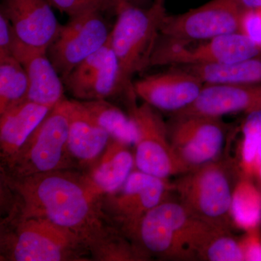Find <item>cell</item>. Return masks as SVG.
Listing matches in <instances>:
<instances>
[{
  "label": "cell",
  "mask_w": 261,
  "mask_h": 261,
  "mask_svg": "<svg viewBox=\"0 0 261 261\" xmlns=\"http://www.w3.org/2000/svg\"><path fill=\"white\" fill-rule=\"evenodd\" d=\"M5 209L40 216L83 238L89 247L113 225L102 210L103 196L80 169H63L11 178L1 173Z\"/></svg>",
  "instance_id": "obj_1"
},
{
  "label": "cell",
  "mask_w": 261,
  "mask_h": 261,
  "mask_svg": "<svg viewBox=\"0 0 261 261\" xmlns=\"http://www.w3.org/2000/svg\"><path fill=\"white\" fill-rule=\"evenodd\" d=\"M1 261L92 260L83 238L40 216L5 211L0 224Z\"/></svg>",
  "instance_id": "obj_2"
},
{
  "label": "cell",
  "mask_w": 261,
  "mask_h": 261,
  "mask_svg": "<svg viewBox=\"0 0 261 261\" xmlns=\"http://www.w3.org/2000/svg\"><path fill=\"white\" fill-rule=\"evenodd\" d=\"M216 227L193 217L178 200L170 197L144 217L135 243L151 258L197 260L199 249Z\"/></svg>",
  "instance_id": "obj_3"
},
{
  "label": "cell",
  "mask_w": 261,
  "mask_h": 261,
  "mask_svg": "<svg viewBox=\"0 0 261 261\" xmlns=\"http://www.w3.org/2000/svg\"><path fill=\"white\" fill-rule=\"evenodd\" d=\"M240 177L238 161L222 156L178 176L174 193L193 217L231 231L233 192Z\"/></svg>",
  "instance_id": "obj_4"
},
{
  "label": "cell",
  "mask_w": 261,
  "mask_h": 261,
  "mask_svg": "<svg viewBox=\"0 0 261 261\" xmlns=\"http://www.w3.org/2000/svg\"><path fill=\"white\" fill-rule=\"evenodd\" d=\"M70 99H63L25 141L14 158L1 167V173L23 178L58 170L79 169L68 147Z\"/></svg>",
  "instance_id": "obj_5"
},
{
  "label": "cell",
  "mask_w": 261,
  "mask_h": 261,
  "mask_svg": "<svg viewBox=\"0 0 261 261\" xmlns=\"http://www.w3.org/2000/svg\"><path fill=\"white\" fill-rule=\"evenodd\" d=\"M165 6L148 8L125 3L117 10L109 40L120 68L128 83L137 73L150 66L151 58L166 16Z\"/></svg>",
  "instance_id": "obj_6"
},
{
  "label": "cell",
  "mask_w": 261,
  "mask_h": 261,
  "mask_svg": "<svg viewBox=\"0 0 261 261\" xmlns=\"http://www.w3.org/2000/svg\"><path fill=\"white\" fill-rule=\"evenodd\" d=\"M172 193L174 184L168 178L135 168L120 188L103 196V212L113 226L135 243L141 221Z\"/></svg>",
  "instance_id": "obj_7"
},
{
  "label": "cell",
  "mask_w": 261,
  "mask_h": 261,
  "mask_svg": "<svg viewBox=\"0 0 261 261\" xmlns=\"http://www.w3.org/2000/svg\"><path fill=\"white\" fill-rule=\"evenodd\" d=\"M137 97L127 99L128 114L137 127L138 138L135 149V168L163 178L179 176L190 171L175 152L167 123L159 111L143 102L136 103Z\"/></svg>",
  "instance_id": "obj_8"
},
{
  "label": "cell",
  "mask_w": 261,
  "mask_h": 261,
  "mask_svg": "<svg viewBox=\"0 0 261 261\" xmlns=\"http://www.w3.org/2000/svg\"><path fill=\"white\" fill-rule=\"evenodd\" d=\"M259 53L260 48L240 32L198 42L178 40L160 34L150 66L231 64Z\"/></svg>",
  "instance_id": "obj_9"
},
{
  "label": "cell",
  "mask_w": 261,
  "mask_h": 261,
  "mask_svg": "<svg viewBox=\"0 0 261 261\" xmlns=\"http://www.w3.org/2000/svg\"><path fill=\"white\" fill-rule=\"evenodd\" d=\"M103 14L89 12L70 17L61 25L47 54L62 80L107 43L112 27Z\"/></svg>",
  "instance_id": "obj_10"
},
{
  "label": "cell",
  "mask_w": 261,
  "mask_h": 261,
  "mask_svg": "<svg viewBox=\"0 0 261 261\" xmlns=\"http://www.w3.org/2000/svg\"><path fill=\"white\" fill-rule=\"evenodd\" d=\"M167 127L175 152L190 170L222 157L228 132L222 118L171 116Z\"/></svg>",
  "instance_id": "obj_11"
},
{
  "label": "cell",
  "mask_w": 261,
  "mask_h": 261,
  "mask_svg": "<svg viewBox=\"0 0 261 261\" xmlns=\"http://www.w3.org/2000/svg\"><path fill=\"white\" fill-rule=\"evenodd\" d=\"M243 9L240 0H211L181 14H166L160 34L178 40L198 42L239 32Z\"/></svg>",
  "instance_id": "obj_12"
},
{
  "label": "cell",
  "mask_w": 261,
  "mask_h": 261,
  "mask_svg": "<svg viewBox=\"0 0 261 261\" xmlns=\"http://www.w3.org/2000/svg\"><path fill=\"white\" fill-rule=\"evenodd\" d=\"M63 82L65 89L80 101L107 99L121 93L127 97L135 94L133 83H128L122 73L109 39L77 65Z\"/></svg>",
  "instance_id": "obj_13"
},
{
  "label": "cell",
  "mask_w": 261,
  "mask_h": 261,
  "mask_svg": "<svg viewBox=\"0 0 261 261\" xmlns=\"http://www.w3.org/2000/svg\"><path fill=\"white\" fill-rule=\"evenodd\" d=\"M197 75L181 66L147 75L133 83L134 92L159 111L174 114L195 102L204 86Z\"/></svg>",
  "instance_id": "obj_14"
},
{
  "label": "cell",
  "mask_w": 261,
  "mask_h": 261,
  "mask_svg": "<svg viewBox=\"0 0 261 261\" xmlns=\"http://www.w3.org/2000/svg\"><path fill=\"white\" fill-rule=\"evenodd\" d=\"M0 13L22 42L38 50L47 51L61 27L47 0H2Z\"/></svg>",
  "instance_id": "obj_15"
},
{
  "label": "cell",
  "mask_w": 261,
  "mask_h": 261,
  "mask_svg": "<svg viewBox=\"0 0 261 261\" xmlns=\"http://www.w3.org/2000/svg\"><path fill=\"white\" fill-rule=\"evenodd\" d=\"M261 111V84H205L195 102L171 116L222 118L231 113Z\"/></svg>",
  "instance_id": "obj_16"
},
{
  "label": "cell",
  "mask_w": 261,
  "mask_h": 261,
  "mask_svg": "<svg viewBox=\"0 0 261 261\" xmlns=\"http://www.w3.org/2000/svg\"><path fill=\"white\" fill-rule=\"evenodd\" d=\"M15 58L23 65L28 75L27 100L53 108L65 99L64 82L47 51L25 45L20 47Z\"/></svg>",
  "instance_id": "obj_17"
},
{
  "label": "cell",
  "mask_w": 261,
  "mask_h": 261,
  "mask_svg": "<svg viewBox=\"0 0 261 261\" xmlns=\"http://www.w3.org/2000/svg\"><path fill=\"white\" fill-rule=\"evenodd\" d=\"M111 137L86 113L77 99L70 100L68 147L79 169H88L106 149Z\"/></svg>",
  "instance_id": "obj_18"
},
{
  "label": "cell",
  "mask_w": 261,
  "mask_h": 261,
  "mask_svg": "<svg viewBox=\"0 0 261 261\" xmlns=\"http://www.w3.org/2000/svg\"><path fill=\"white\" fill-rule=\"evenodd\" d=\"M53 108L25 100L0 114L1 167L18 153Z\"/></svg>",
  "instance_id": "obj_19"
},
{
  "label": "cell",
  "mask_w": 261,
  "mask_h": 261,
  "mask_svg": "<svg viewBox=\"0 0 261 261\" xmlns=\"http://www.w3.org/2000/svg\"><path fill=\"white\" fill-rule=\"evenodd\" d=\"M132 146L111 138L102 154L85 171L92 185L102 195L116 191L135 168Z\"/></svg>",
  "instance_id": "obj_20"
},
{
  "label": "cell",
  "mask_w": 261,
  "mask_h": 261,
  "mask_svg": "<svg viewBox=\"0 0 261 261\" xmlns=\"http://www.w3.org/2000/svg\"><path fill=\"white\" fill-rule=\"evenodd\" d=\"M91 119L107 132L111 138L135 146L138 138L137 127L132 117L106 99L80 101Z\"/></svg>",
  "instance_id": "obj_21"
},
{
  "label": "cell",
  "mask_w": 261,
  "mask_h": 261,
  "mask_svg": "<svg viewBox=\"0 0 261 261\" xmlns=\"http://www.w3.org/2000/svg\"><path fill=\"white\" fill-rule=\"evenodd\" d=\"M204 84H261V53L231 64L181 66Z\"/></svg>",
  "instance_id": "obj_22"
},
{
  "label": "cell",
  "mask_w": 261,
  "mask_h": 261,
  "mask_svg": "<svg viewBox=\"0 0 261 261\" xmlns=\"http://www.w3.org/2000/svg\"><path fill=\"white\" fill-rule=\"evenodd\" d=\"M233 226L244 231L261 227V190L250 178L240 177L231 202Z\"/></svg>",
  "instance_id": "obj_23"
},
{
  "label": "cell",
  "mask_w": 261,
  "mask_h": 261,
  "mask_svg": "<svg viewBox=\"0 0 261 261\" xmlns=\"http://www.w3.org/2000/svg\"><path fill=\"white\" fill-rule=\"evenodd\" d=\"M89 250L92 260L97 261H142L151 258L113 226L92 243Z\"/></svg>",
  "instance_id": "obj_24"
},
{
  "label": "cell",
  "mask_w": 261,
  "mask_h": 261,
  "mask_svg": "<svg viewBox=\"0 0 261 261\" xmlns=\"http://www.w3.org/2000/svg\"><path fill=\"white\" fill-rule=\"evenodd\" d=\"M29 87L23 65L13 57L0 58V114L27 100Z\"/></svg>",
  "instance_id": "obj_25"
},
{
  "label": "cell",
  "mask_w": 261,
  "mask_h": 261,
  "mask_svg": "<svg viewBox=\"0 0 261 261\" xmlns=\"http://www.w3.org/2000/svg\"><path fill=\"white\" fill-rule=\"evenodd\" d=\"M261 144V111L247 114L243 126V139L238 161L241 177L253 180L257 150Z\"/></svg>",
  "instance_id": "obj_26"
},
{
  "label": "cell",
  "mask_w": 261,
  "mask_h": 261,
  "mask_svg": "<svg viewBox=\"0 0 261 261\" xmlns=\"http://www.w3.org/2000/svg\"><path fill=\"white\" fill-rule=\"evenodd\" d=\"M197 260L244 261V256L239 239L235 238L231 231L218 228L200 249Z\"/></svg>",
  "instance_id": "obj_27"
},
{
  "label": "cell",
  "mask_w": 261,
  "mask_h": 261,
  "mask_svg": "<svg viewBox=\"0 0 261 261\" xmlns=\"http://www.w3.org/2000/svg\"><path fill=\"white\" fill-rule=\"evenodd\" d=\"M51 7L65 13L68 16L83 14L89 12L111 13L116 14L117 10L128 0H47Z\"/></svg>",
  "instance_id": "obj_28"
},
{
  "label": "cell",
  "mask_w": 261,
  "mask_h": 261,
  "mask_svg": "<svg viewBox=\"0 0 261 261\" xmlns=\"http://www.w3.org/2000/svg\"><path fill=\"white\" fill-rule=\"evenodd\" d=\"M239 32L261 49V13L258 9H243Z\"/></svg>",
  "instance_id": "obj_29"
},
{
  "label": "cell",
  "mask_w": 261,
  "mask_h": 261,
  "mask_svg": "<svg viewBox=\"0 0 261 261\" xmlns=\"http://www.w3.org/2000/svg\"><path fill=\"white\" fill-rule=\"evenodd\" d=\"M239 241L244 261H261V227L245 231Z\"/></svg>",
  "instance_id": "obj_30"
},
{
  "label": "cell",
  "mask_w": 261,
  "mask_h": 261,
  "mask_svg": "<svg viewBox=\"0 0 261 261\" xmlns=\"http://www.w3.org/2000/svg\"><path fill=\"white\" fill-rule=\"evenodd\" d=\"M18 39L9 20L0 13V58L12 57V51Z\"/></svg>",
  "instance_id": "obj_31"
},
{
  "label": "cell",
  "mask_w": 261,
  "mask_h": 261,
  "mask_svg": "<svg viewBox=\"0 0 261 261\" xmlns=\"http://www.w3.org/2000/svg\"><path fill=\"white\" fill-rule=\"evenodd\" d=\"M244 9H257L261 8V0H240Z\"/></svg>",
  "instance_id": "obj_32"
},
{
  "label": "cell",
  "mask_w": 261,
  "mask_h": 261,
  "mask_svg": "<svg viewBox=\"0 0 261 261\" xmlns=\"http://www.w3.org/2000/svg\"><path fill=\"white\" fill-rule=\"evenodd\" d=\"M253 181L256 184L257 186L261 190V165L257 168L255 171V175H254Z\"/></svg>",
  "instance_id": "obj_33"
},
{
  "label": "cell",
  "mask_w": 261,
  "mask_h": 261,
  "mask_svg": "<svg viewBox=\"0 0 261 261\" xmlns=\"http://www.w3.org/2000/svg\"><path fill=\"white\" fill-rule=\"evenodd\" d=\"M166 0H154V4L160 5V6H165Z\"/></svg>",
  "instance_id": "obj_34"
},
{
  "label": "cell",
  "mask_w": 261,
  "mask_h": 261,
  "mask_svg": "<svg viewBox=\"0 0 261 261\" xmlns=\"http://www.w3.org/2000/svg\"><path fill=\"white\" fill-rule=\"evenodd\" d=\"M141 1H142V0H129V2H130L132 3H133V4L139 5H140V3Z\"/></svg>",
  "instance_id": "obj_35"
},
{
  "label": "cell",
  "mask_w": 261,
  "mask_h": 261,
  "mask_svg": "<svg viewBox=\"0 0 261 261\" xmlns=\"http://www.w3.org/2000/svg\"><path fill=\"white\" fill-rule=\"evenodd\" d=\"M2 194H3V185H2ZM1 203H2V195H1Z\"/></svg>",
  "instance_id": "obj_36"
},
{
  "label": "cell",
  "mask_w": 261,
  "mask_h": 261,
  "mask_svg": "<svg viewBox=\"0 0 261 261\" xmlns=\"http://www.w3.org/2000/svg\"><path fill=\"white\" fill-rule=\"evenodd\" d=\"M257 9H258L259 10H260V13H261V8H257Z\"/></svg>",
  "instance_id": "obj_37"
}]
</instances>
